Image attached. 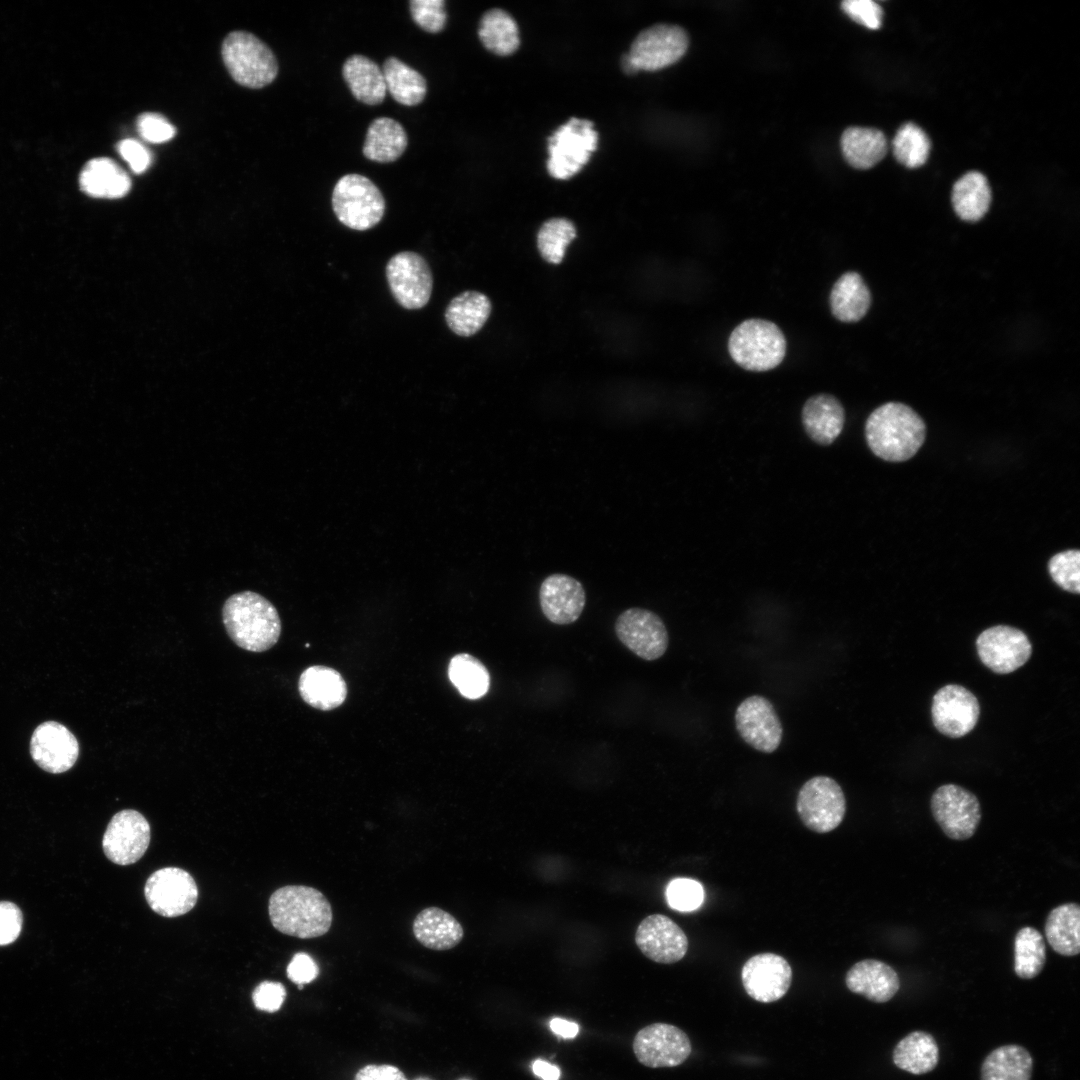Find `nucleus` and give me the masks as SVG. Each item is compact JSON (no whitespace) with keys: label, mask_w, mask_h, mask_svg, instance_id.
<instances>
[{"label":"nucleus","mask_w":1080,"mask_h":1080,"mask_svg":"<svg viewBox=\"0 0 1080 1080\" xmlns=\"http://www.w3.org/2000/svg\"><path fill=\"white\" fill-rule=\"evenodd\" d=\"M618 639L638 657L653 661L664 655L669 636L662 619L643 608H629L615 622Z\"/></svg>","instance_id":"nucleus-12"},{"label":"nucleus","mask_w":1080,"mask_h":1080,"mask_svg":"<svg viewBox=\"0 0 1080 1080\" xmlns=\"http://www.w3.org/2000/svg\"><path fill=\"white\" fill-rule=\"evenodd\" d=\"M841 148L846 161L856 169H869L887 153L885 135L878 129L849 127L841 136Z\"/></svg>","instance_id":"nucleus-32"},{"label":"nucleus","mask_w":1080,"mask_h":1080,"mask_svg":"<svg viewBox=\"0 0 1080 1080\" xmlns=\"http://www.w3.org/2000/svg\"><path fill=\"white\" fill-rule=\"evenodd\" d=\"M598 134L588 119L572 117L548 139L547 168L556 178L578 172L596 148Z\"/></svg>","instance_id":"nucleus-7"},{"label":"nucleus","mask_w":1080,"mask_h":1080,"mask_svg":"<svg viewBox=\"0 0 1080 1080\" xmlns=\"http://www.w3.org/2000/svg\"><path fill=\"white\" fill-rule=\"evenodd\" d=\"M343 78L353 96L368 105L383 102L386 96L384 75L380 67L364 55H352L342 67Z\"/></svg>","instance_id":"nucleus-29"},{"label":"nucleus","mask_w":1080,"mask_h":1080,"mask_svg":"<svg viewBox=\"0 0 1080 1080\" xmlns=\"http://www.w3.org/2000/svg\"><path fill=\"white\" fill-rule=\"evenodd\" d=\"M925 424L909 406L888 402L876 408L865 424L871 451L879 458L901 462L914 456L925 440Z\"/></svg>","instance_id":"nucleus-1"},{"label":"nucleus","mask_w":1080,"mask_h":1080,"mask_svg":"<svg viewBox=\"0 0 1080 1080\" xmlns=\"http://www.w3.org/2000/svg\"><path fill=\"white\" fill-rule=\"evenodd\" d=\"M222 619L232 641L251 652L272 648L281 633V621L274 605L252 591L230 596L223 605Z\"/></svg>","instance_id":"nucleus-3"},{"label":"nucleus","mask_w":1080,"mask_h":1080,"mask_svg":"<svg viewBox=\"0 0 1080 1080\" xmlns=\"http://www.w3.org/2000/svg\"><path fill=\"white\" fill-rule=\"evenodd\" d=\"M80 187L91 197L116 199L129 192L131 179L112 159L95 158L83 167Z\"/></svg>","instance_id":"nucleus-27"},{"label":"nucleus","mask_w":1080,"mask_h":1080,"mask_svg":"<svg viewBox=\"0 0 1080 1080\" xmlns=\"http://www.w3.org/2000/svg\"><path fill=\"white\" fill-rule=\"evenodd\" d=\"M728 350L733 361L740 367L763 372L782 362L786 353V339L773 322L747 319L731 332Z\"/></svg>","instance_id":"nucleus-4"},{"label":"nucleus","mask_w":1080,"mask_h":1080,"mask_svg":"<svg viewBox=\"0 0 1080 1080\" xmlns=\"http://www.w3.org/2000/svg\"><path fill=\"white\" fill-rule=\"evenodd\" d=\"M420 1080H423V1079H420Z\"/></svg>","instance_id":"nucleus-56"},{"label":"nucleus","mask_w":1080,"mask_h":1080,"mask_svg":"<svg viewBox=\"0 0 1080 1080\" xmlns=\"http://www.w3.org/2000/svg\"><path fill=\"white\" fill-rule=\"evenodd\" d=\"M976 648L981 662L998 674L1011 673L1030 658L1032 645L1027 635L1014 627L997 625L979 634Z\"/></svg>","instance_id":"nucleus-15"},{"label":"nucleus","mask_w":1080,"mask_h":1080,"mask_svg":"<svg viewBox=\"0 0 1080 1080\" xmlns=\"http://www.w3.org/2000/svg\"><path fill=\"white\" fill-rule=\"evenodd\" d=\"M931 715L933 724L940 733L959 738L976 726L980 705L976 696L965 687L948 684L933 696Z\"/></svg>","instance_id":"nucleus-18"},{"label":"nucleus","mask_w":1080,"mask_h":1080,"mask_svg":"<svg viewBox=\"0 0 1080 1080\" xmlns=\"http://www.w3.org/2000/svg\"><path fill=\"white\" fill-rule=\"evenodd\" d=\"M407 144V134L399 122L379 117L369 125L362 151L371 161L390 163L403 154Z\"/></svg>","instance_id":"nucleus-30"},{"label":"nucleus","mask_w":1080,"mask_h":1080,"mask_svg":"<svg viewBox=\"0 0 1080 1080\" xmlns=\"http://www.w3.org/2000/svg\"><path fill=\"white\" fill-rule=\"evenodd\" d=\"M539 602L544 616L554 624H571L581 615L586 594L582 584L566 574H552L544 579L539 590Z\"/></svg>","instance_id":"nucleus-22"},{"label":"nucleus","mask_w":1080,"mask_h":1080,"mask_svg":"<svg viewBox=\"0 0 1080 1080\" xmlns=\"http://www.w3.org/2000/svg\"><path fill=\"white\" fill-rule=\"evenodd\" d=\"M478 34L482 44L496 54H510L519 45L517 23L501 8H492L483 14Z\"/></svg>","instance_id":"nucleus-38"},{"label":"nucleus","mask_w":1080,"mask_h":1080,"mask_svg":"<svg viewBox=\"0 0 1080 1080\" xmlns=\"http://www.w3.org/2000/svg\"><path fill=\"white\" fill-rule=\"evenodd\" d=\"M444 0H412L409 9L414 22L429 33L443 30L447 21Z\"/></svg>","instance_id":"nucleus-45"},{"label":"nucleus","mask_w":1080,"mask_h":1080,"mask_svg":"<svg viewBox=\"0 0 1080 1080\" xmlns=\"http://www.w3.org/2000/svg\"><path fill=\"white\" fill-rule=\"evenodd\" d=\"M1033 1059L1020 1045L1000 1046L990 1052L981 1067V1080H1031Z\"/></svg>","instance_id":"nucleus-35"},{"label":"nucleus","mask_w":1080,"mask_h":1080,"mask_svg":"<svg viewBox=\"0 0 1080 1080\" xmlns=\"http://www.w3.org/2000/svg\"><path fill=\"white\" fill-rule=\"evenodd\" d=\"M1046 963V945L1041 933L1034 927H1022L1014 940V971L1019 978L1038 976Z\"/></svg>","instance_id":"nucleus-40"},{"label":"nucleus","mask_w":1080,"mask_h":1080,"mask_svg":"<svg viewBox=\"0 0 1080 1080\" xmlns=\"http://www.w3.org/2000/svg\"><path fill=\"white\" fill-rule=\"evenodd\" d=\"M637 1060L646 1067H675L691 1054V1042L680 1028L653 1023L637 1032L633 1041Z\"/></svg>","instance_id":"nucleus-13"},{"label":"nucleus","mask_w":1080,"mask_h":1080,"mask_svg":"<svg viewBox=\"0 0 1080 1080\" xmlns=\"http://www.w3.org/2000/svg\"><path fill=\"white\" fill-rule=\"evenodd\" d=\"M829 301L831 312L836 319L852 323L866 315L871 304V293L861 275L849 271L835 282Z\"/></svg>","instance_id":"nucleus-28"},{"label":"nucleus","mask_w":1080,"mask_h":1080,"mask_svg":"<svg viewBox=\"0 0 1080 1080\" xmlns=\"http://www.w3.org/2000/svg\"><path fill=\"white\" fill-rule=\"evenodd\" d=\"M796 809L807 828L817 833H827L843 821L846 799L842 788L834 779L815 776L800 788Z\"/></svg>","instance_id":"nucleus-8"},{"label":"nucleus","mask_w":1080,"mask_h":1080,"mask_svg":"<svg viewBox=\"0 0 1080 1080\" xmlns=\"http://www.w3.org/2000/svg\"><path fill=\"white\" fill-rule=\"evenodd\" d=\"M412 929L423 946L437 951L455 947L464 936L458 920L438 907L423 909L414 919Z\"/></svg>","instance_id":"nucleus-26"},{"label":"nucleus","mask_w":1080,"mask_h":1080,"mask_svg":"<svg viewBox=\"0 0 1080 1080\" xmlns=\"http://www.w3.org/2000/svg\"><path fill=\"white\" fill-rule=\"evenodd\" d=\"M151 838L150 825L136 810L125 809L110 820L102 840L106 857L115 864L137 862L146 852Z\"/></svg>","instance_id":"nucleus-16"},{"label":"nucleus","mask_w":1080,"mask_h":1080,"mask_svg":"<svg viewBox=\"0 0 1080 1080\" xmlns=\"http://www.w3.org/2000/svg\"><path fill=\"white\" fill-rule=\"evenodd\" d=\"M354 1080H407L403 1072L392 1065H367L361 1068Z\"/></svg>","instance_id":"nucleus-52"},{"label":"nucleus","mask_w":1080,"mask_h":1080,"mask_svg":"<svg viewBox=\"0 0 1080 1080\" xmlns=\"http://www.w3.org/2000/svg\"><path fill=\"white\" fill-rule=\"evenodd\" d=\"M1045 936L1052 949L1063 956L1080 952V907L1065 903L1052 909L1045 922Z\"/></svg>","instance_id":"nucleus-33"},{"label":"nucleus","mask_w":1080,"mask_h":1080,"mask_svg":"<svg viewBox=\"0 0 1080 1080\" xmlns=\"http://www.w3.org/2000/svg\"><path fill=\"white\" fill-rule=\"evenodd\" d=\"M666 899L670 907L675 910L693 911L702 904L704 889L696 880L676 878L666 888Z\"/></svg>","instance_id":"nucleus-44"},{"label":"nucleus","mask_w":1080,"mask_h":1080,"mask_svg":"<svg viewBox=\"0 0 1080 1080\" xmlns=\"http://www.w3.org/2000/svg\"><path fill=\"white\" fill-rule=\"evenodd\" d=\"M847 988L868 1000L885 1003L891 1000L900 988V979L896 971L888 964L865 959L855 963L845 977Z\"/></svg>","instance_id":"nucleus-23"},{"label":"nucleus","mask_w":1080,"mask_h":1080,"mask_svg":"<svg viewBox=\"0 0 1080 1080\" xmlns=\"http://www.w3.org/2000/svg\"><path fill=\"white\" fill-rule=\"evenodd\" d=\"M319 974L315 961L306 953H297L287 967L288 978L295 984L302 985L313 981Z\"/></svg>","instance_id":"nucleus-51"},{"label":"nucleus","mask_w":1080,"mask_h":1080,"mask_svg":"<svg viewBox=\"0 0 1080 1080\" xmlns=\"http://www.w3.org/2000/svg\"><path fill=\"white\" fill-rule=\"evenodd\" d=\"M841 7L851 19L869 29L881 26L882 9L872 0H845Z\"/></svg>","instance_id":"nucleus-47"},{"label":"nucleus","mask_w":1080,"mask_h":1080,"mask_svg":"<svg viewBox=\"0 0 1080 1080\" xmlns=\"http://www.w3.org/2000/svg\"><path fill=\"white\" fill-rule=\"evenodd\" d=\"M298 689L307 704L323 711L339 707L347 696V685L341 674L323 665H314L304 670L299 678Z\"/></svg>","instance_id":"nucleus-24"},{"label":"nucleus","mask_w":1080,"mask_h":1080,"mask_svg":"<svg viewBox=\"0 0 1080 1080\" xmlns=\"http://www.w3.org/2000/svg\"><path fill=\"white\" fill-rule=\"evenodd\" d=\"M741 979L746 993L761 1003L781 999L792 982V968L787 960L774 953L752 956L743 965Z\"/></svg>","instance_id":"nucleus-19"},{"label":"nucleus","mask_w":1080,"mask_h":1080,"mask_svg":"<svg viewBox=\"0 0 1080 1080\" xmlns=\"http://www.w3.org/2000/svg\"><path fill=\"white\" fill-rule=\"evenodd\" d=\"M448 676L460 694L468 699L484 696L490 685V675L484 664L467 653L455 655L449 663Z\"/></svg>","instance_id":"nucleus-39"},{"label":"nucleus","mask_w":1080,"mask_h":1080,"mask_svg":"<svg viewBox=\"0 0 1080 1080\" xmlns=\"http://www.w3.org/2000/svg\"><path fill=\"white\" fill-rule=\"evenodd\" d=\"M802 422L808 436L820 445H829L840 435L845 411L841 402L830 394L810 397L802 409Z\"/></svg>","instance_id":"nucleus-25"},{"label":"nucleus","mask_w":1080,"mask_h":1080,"mask_svg":"<svg viewBox=\"0 0 1080 1080\" xmlns=\"http://www.w3.org/2000/svg\"><path fill=\"white\" fill-rule=\"evenodd\" d=\"M1054 582L1062 589L1080 593V551L1068 550L1054 555L1048 564Z\"/></svg>","instance_id":"nucleus-43"},{"label":"nucleus","mask_w":1080,"mask_h":1080,"mask_svg":"<svg viewBox=\"0 0 1080 1080\" xmlns=\"http://www.w3.org/2000/svg\"><path fill=\"white\" fill-rule=\"evenodd\" d=\"M688 48L685 30L673 24H655L635 37L629 56L637 69L657 70L677 62Z\"/></svg>","instance_id":"nucleus-14"},{"label":"nucleus","mask_w":1080,"mask_h":1080,"mask_svg":"<svg viewBox=\"0 0 1080 1080\" xmlns=\"http://www.w3.org/2000/svg\"><path fill=\"white\" fill-rule=\"evenodd\" d=\"M221 53L231 77L244 87H265L272 83L278 74V62L274 53L250 32L229 33L222 43Z\"/></svg>","instance_id":"nucleus-5"},{"label":"nucleus","mask_w":1080,"mask_h":1080,"mask_svg":"<svg viewBox=\"0 0 1080 1080\" xmlns=\"http://www.w3.org/2000/svg\"><path fill=\"white\" fill-rule=\"evenodd\" d=\"M285 996L286 990L281 983L264 981L254 989L252 999L257 1009L275 1012L280 1009Z\"/></svg>","instance_id":"nucleus-49"},{"label":"nucleus","mask_w":1080,"mask_h":1080,"mask_svg":"<svg viewBox=\"0 0 1080 1080\" xmlns=\"http://www.w3.org/2000/svg\"><path fill=\"white\" fill-rule=\"evenodd\" d=\"M895 158L906 167L922 166L929 156L930 141L925 132L914 123L899 128L893 142Z\"/></svg>","instance_id":"nucleus-42"},{"label":"nucleus","mask_w":1080,"mask_h":1080,"mask_svg":"<svg viewBox=\"0 0 1080 1080\" xmlns=\"http://www.w3.org/2000/svg\"><path fill=\"white\" fill-rule=\"evenodd\" d=\"M551 1030L562 1038H574L579 1032L577 1023L561 1019L554 1018L550 1021Z\"/></svg>","instance_id":"nucleus-53"},{"label":"nucleus","mask_w":1080,"mask_h":1080,"mask_svg":"<svg viewBox=\"0 0 1080 1080\" xmlns=\"http://www.w3.org/2000/svg\"><path fill=\"white\" fill-rule=\"evenodd\" d=\"M736 730L754 749L772 753L782 741L783 727L773 704L764 696L744 699L735 711Z\"/></svg>","instance_id":"nucleus-17"},{"label":"nucleus","mask_w":1080,"mask_h":1080,"mask_svg":"<svg viewBox=\"0 0 1080 1080\" xmlns=\"http://www.w3.org/2000/svg\"><path fill=\"white\" fill-rule=\"evenodd\" d=\"M117 149L122 158L129 163L130 168L134 173H143L151 163V156L148 150L134 139H124L120 141L117 145Z\"/></svg>","instance_id":"nucleus-50"},{"label":"nucleus","mask_w":1080,"mask_h":1080,"mask_svg":"<svg viewBox=\"0 0 1080 1080\" xmlns=\"http://www.w3.org/2000/svg\"><path fill=\"white\" fill-rule=\"evenodd\" d=\"M635 942L647 958L662 964L678 962L688 949L684 931L662 914H652L641 921L635 933Z\"/></svg>","instance_id":"nucleus-20"},{"label":"nucleus","mask_w":1080,"mask_h":1080,"mask_svg":"<svg viewBox=\"0 0 1080 1080\" xmlns=\"http://www.w3.org/2000/svg\"><path fill=\"white\" fill-rule=\"evenodd\" d=\"M576 237L574 224L562 217L545 221L537 234V246L543 259L552 264H559L566 247Z\"/></svg>","instance_id":"nucleus-41"},{"label":"nucleus","mask_w":1080,"mask_h":1080,"mask_svg":"<svg viewBox=\"0 0 1080 1080\" xmlns=\"http://www.w3.org/2000/svg\"><path fill=\"white\" fill-rule=\"evenodd\" d=\"M332 208L343 225L365 231L376 226L383 218L385 200L370 179L359 174H347L334 186Z\"/></svg>","instance_id":"nucleus-6"},{"label":"nucleus","mask_w":1080,"mask_h":1080,"mask_svg":"<svg viewBox=\"0 0 1080 1080\" xmlns=\"http://www.w3.org/2000/svg\"><path fill=\"white\" fill-rule=\"evenodd\" d=\"M991 203V190L986 177L971 171L963 175L953 186L952 204L956 214L964 221L980 220Z\"/></svg>","instance_id":"nucleus-36"},{"label":"nucleus","mask_w":1080,"mask_h":1080,"mask_svg":"<svg viewBox=\"0 0 1080 1080\" xmlns=\"http://www.w3.org/2000/svg\"><path fill=\"white\" fill-rule=\"evenodd\" d=\"M30 753L40 768L59 774L75 764L79 755V743L64 725L56 721H46L34 730Z\"/></svg>","instance_id":"nucleus-21"},{"label":"nucleus","mask_w":1080,"mask_h":1080,"mask_svg":"<svg viewBox=\"0 0 1080 1080\" xmlns=\"http://www.w3.org/2000/svg\"><path fill=\"white\" fill-rule=\"evenodd\" d=\"M386 90L395 101L405 106L421 103L427 92L425 78L415 69L395 57H389L383 64Z\"/></svg>","instance_id":"nucleus-37"},{"label":"nucleus","mask_w":1080,"mask_h":1080,"mask_svg":"<svg viewBox=\"0 0 1080 1080\" xmlns=\"http://www.w3.org/2000/svg\"><path fill=\"white\" fill-rule=\"evenodd\" d=\"M939 1048L934 1037L924 1031H914L901 1039L893 1050L894 1064L911 1074L932 1071L938 1064Z\"/></svg>","instance_id":"nucleus-34"},{"label":"nucleus","mask_w":1080,"mask_h":1080,"mask_svg":"<svg viewBox=\"0 0 1080 1080\" xmlns=\"http://www.w3.org/2000/svg\"><path fill=\"white\" fill-rule=\"evenodd\" d=\"M490 312L491 303L486 295L477 291H465L449 302L445 320L455 334L469 337L483 327Z\"/></svg>","instance_id":"nucleus-31"},{"label":"nucleus","mask_w":1080,"mask_h":1080,"mask_svg":"<svg viewBox=\"0 0 1080 1080\" xmlns=\"http://www.w3.org/2000/svg\"><path fill=\"white\" fill-rule=\"evenodd\" d=\"M268 911L276 930L301 939L326 934L333 919L327 898L319 890L303 885L277 889L269 898Z\"/></svg>","instance_id":"nucleus-2"},{"label":"nucleus","mask_w":1080,"mask_h":1080,"mask_svg":"<svg viewBox=\"0 0 1080 1080\" xmlns=\"http://www.w3.org/2000/svg\"><path fill=\"white\" fill-rule=\"evenodd\" d=\"M23 915L19 907L8 901L0 902V945L14 942L22 929Z\"/></svg>","instance_id":"nucleus-48"},{"label":"nucleus","mask_w":1080,"mask_h":1080,"mask_svg":"<svg viewBox=\"0 0 1080 1080\" xmlns=\"http://www.w3.org/2000/svg\"><path fill=\"white\" fill-rule=\"evenodd\" d=\"M532 1069L534 1074L543 1080H559L561 1074L557 1066L541 1059L533 1062Z\"/></svg>","instance_id":"nucleus-54"},{"label":"nucleus","mask_w":1080,"mask_h":1080,"mask_svg":"<svg viewBox=\"0 0 1080 1080\" xmlns=\"http://www.w3.org/2000/svg\"><path fill=\"white\" fill-rule=\"evenodd\" d=\"M385 274L392 296L403 308L420 309L429 302L433 277L420 254L412 251L395 254L388 261Z\"/></svg>","instance_id":"nucleus-10"},{"label":"nucleus","mask_w":1080,"mask_h":1080,"mask_svg":"<svg viewBox=\"0 0 1080 1080\" xmlns=\"http://www.w3.org/2000/svg\"><path fill=\"white\" fill-rule=\"evenodd\" d=\"M931 811L944 834L954 840L971 838L981 820L978 798L956 784H945L935 790Z\"/></svg>","instance_id":"nucleus-9"},{"label":"nucleus","mask_w":1080,"mask_h":1080,"mask_svg":"<svg viewBox=\"0 0 1080 1080\" xmlns=\"http://www.w3.org/2000/svg\"><path fill=\"white\" fill-rule=\"evenodd\" d=\"M150 908L163 917H178L189 912L198 899L193 877L178 867H165L152 873L144 887Z\"/></svg>","instance_id":"nucleus-11"},{"label":"nucleus","mask_w":1080,"mask_h":1080,"mask_svg":"<svg viewBox=\"0 0 1080 1080\" xmlns=\"http://www.w3.org/2000/svg\"><path fill=\"white\" fill-rule=\"evenodd\" d=\"M621 63L626 72L632 73L638 70L628 53L623 55Z\"/></svg>","instance_id":"nucleus-55"},{"label":"nucleus","mask_w":1080,"mask_h":1080,"mask_svg":"<svg viewBox=\"0 0 1080 1080\" xmlns=\"http://www.w3.org/2000/svg\"><path fill=\"white\" fill-rule=\"evenodd\" d=\"M137 130L146 141L162 143L176 133L175 127L161 114L146 112L137 118Z\"/></svg>","instance_id":"nucleus-46"}]
</instances>
